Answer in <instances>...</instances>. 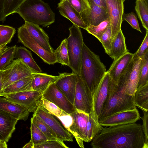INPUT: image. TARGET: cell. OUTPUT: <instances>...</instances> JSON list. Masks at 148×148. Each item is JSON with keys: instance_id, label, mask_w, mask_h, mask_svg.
Masks as SVG:
<instances>
[{"instance_id": "obj_48", "label": "cell", "mask_w": 148, "mask_h": 148, "mask_svg": "<svg viewBox=\"0 0 148 148\" xmlns=\"http://www.w3.org/2000/svg\"><path fill=\"white\" fill-rule=\"evenodd\" d=\"M7 142L0 140V148H7L8 147Z\"/></svg>"}, {"instance_id": "obj_25", "label": "cell", "mask_w": 148, "mask_h": 148, "mask_svg": "<svg viewBox=\"0 0 148 148\" xmlns=\"http://www.w3.org/2000/svg\"><path fill=\"white\" fill-rule=\"evenodd\" d=\"M87 2L90 8V25H97L109 18L107 10L92 2Z\"/></svg>"}, {"instance_id": "obj_1", "label": "cell", "mask_w": 148, "mask_h": 148, "mask_svg": "<svg viewBox=\"0 0 148 148\" xmlns=\"http://www.w3.org/2000/svg\"><path fill=\"white\" fill-rule=\"evenodd\" d=\"M92 141L93 148H145L141 125L136 123L103 127Z\"/></svg>"}, {"instance_id": "obj_10", "label": "cell", "mask_w": 148, "mask_h": 148, "mask_svg": "<svg viewBox=\"0 0 148 148\" xmlns=\"http://www.w3.org/2000/svg\"><path fill=\"white\" fill-rule=\"evenodd\" d=\"M34 114L40 117L54 132L58 138L63 141H73L70 132L53 117L42 105L40 101Z\"/></svg>"}, {"instance_id": "obj_19", "label": "cell", "mask_w": 148, "mask_h": 148, "mask_svg": "<svg viewBox=\"0 0 148 148\" xmlns=\"http://www.w3.org/2000/svg\"><path fill=\"white\" fill-rule=\"evenodd\" d=\"M18 120L10 114L0 109V140L6 142L9 141Z\"/></svg>"}, {"instance_id": "obj_23", "label": "cell", "mask_w": 148, "mask_h": 148, "mask_svg": "<svg viewBox=\"0 0 148 148\" xmlns=\"http://www.w3.org/2000/svg\"><path fill=\"white\" fill-rule=\"evenodd\" d=\"M128 51L126 48L125 37L121 29L112 39L109 56L115 60Z\"/></svg>"}, {"instance_id": "obj_18", "label": "cell", "mask_w": 148, "mask_h": 148, "mask_svg": "<svg viewBox=\"0 0 148 148\" xmlns=\"http://www.w3.org/2000/svg\"><path fill=\"white\" fill-rule=\"evenodd\" d=\"M134 56V53L128 51L113 61L109 69L107 71L112 82L117 83L119 78L127 67Z\"/></svg>"}, {"instance_id": "obj_16", "label": "cell", "mask_w": 148, "mask_h": 148, "mask_svg": "<svg viewBox=\"0 0 148 148\" xmlns=\"http://www.w3.org/2000/svg\"><path fill=\"white\" fill-rule=\"evenodd\" d=\"M67 73H59L58 76H53L45 73L34 72L29 87L30 90H36L43 92L51 84L56 82Z\"/></svg>"}, {"instance_id": "obj_42", "label": "cell", "mask_w": 148, "mask_h": 148, "mask_svg": "<svg viewBox=\"0 0 148 148\" xmlns=\"http://www.w3.org/2000/svg\"><path fill=\"white\" fill-rule=\"evenodd\" d=\"M122 20H125L127 21L132 27L141 32L140 29L137 17L133 12L128 14H123Z\"/></svg>"}, {"instance_id": "obj_15", "label": "cell", "mask_w": 148, "mask_h": 148, "mask_svg": "<svg viewBox=\"0 0 148 148\" xmlns=\"http://www.w3.org/2000/svg\"><path fill=\"white\" fill-rule=\"evenodd\" d=\"M140 118L136 108L113 114L99 122L102 126H110L135 123Z\"/></svg>"}, {"instance_id": "obj_14", "label": "cell", "mask_w": 148, "mask_h": 148, "mask_svg": "<svg viewBox=\"0 0 148 148\" xmlns=\"http://www.w3.org/2000/svg\"><path fill=\"white\" fill-rule=\"evenodd\" d=\"M124 0H106L107 10L111 22L112 38L121 29Z\"/></svg>"}, {"instance_id": "obj_33", "label": "cell", "mask_w": 148, "mask_h": 148, "mask_svg": "<svg viewBox=\"0 0 148 148\" xmlns=\"http://www.w3.org/2000/svg\"><path fill=\"white\" fill-rule=\"evenodd\" d=\"M110 25L111 22L109 18L97 25H90L86 30L99 40L102 35Z\"/></svg>"}, {"instance_id": "obj_50", "label": "cell", "mask_w": 148, "mask_h": 148, "mask_svg": "<svg viewBox=\"0 0 148 148\" xmlns=\"http://www.w3.org/2000/svg\"><path fill=\"white\" fill-rule=\"evenodd\" d=\"M2 81L1 79V75L0 76V96L1 92L2 90Z\"/></svg>"}, {"instance_id": "obj_53", "label": "cell", "mask_w": 148, "mask_h": 148, "mask_svg": "<svg viewBox=\"0 0 148 148\" xmlns=\"http://www.w3.org/2000/svg\"><path fill=\"white\" fill-rule=\"evenodd\" d=\"M124 0V1H125V0Z\"/></svg>"}, {"instance_id": "obj_21", "label": "cell", "mask_w": 148, "mask_h": 148, "mask_svg": "<svg viewBox=\"0 0 148 148\" xmlns=\"http://www.w3.org/2000/svg\"><path fill=\"white\" fill-rule=\"evenodd\" d=\"M0 109L10 114L18 120L25 121L30 113L26 107L10 101L5 97H0Z\"/></svg>"}, {"instance_id": "obj_34", "label": "cell", "mask_w": 148, "mask_h": 148, "mask_svg": "<svg viewBox=\"0 0 148 148\" xmlns=\"http://www.w3.org/2000/svg\"><path fill=\"white\" fill-rule=\"evenodd\" d=\"M141 59L137 88L148 83V52L143 56Z\"/></svg>"}, {"instance_id": "obj_11", "label": "cell", "mask_w": 148, "mask_h": 148, "mask_svg": "<svg viewBox=\"0 0 148 148\" xmlns=\"http://www.w3.org/2000/svg\"><path fill=\"white\" fill-rule=\"evenodd\" d=\"M41 98L53 103L69 115L76 110L74 105L60 90L55 82L48 86L42 93Z\"/></svg>"}, {"instance_id": "obj_27", "label": "cell", "mask_w": 148, "mask_h": 148, "mask_svg": "<svg viewBox=\"0 0 148 148\" xmlns=\"http://www.w3.org/2000/svg\"><path fill=\"white\" fill-rule=\"evenodd\" d=\"M71 6L80 14L85 23L90 25V8L86 0H67Z\"/></svg>"}, {"instance_id": "obj_6", "label": "cell", "mask_w": 148, "mask_h": 148, "mask_svg": "<svg viewBox=\"0 0 148 148\" xmlns=\"http://www.w3.org/2000/svg\"><path fill=\"white\" fill-rule=\"evenodd\" d=\"M0 72L2 90L17 80L31 76L34 72L19 59L13 60Z\"/></svg>"}, {"instance_id": "obj_17", "label": "cell", "mask_w": 148, "mask_h": 148, "mask_svg": "<svg viewBox=\"0 0 148 148\" xmlns=\"http://www.w3.org/2000/svg\"><path fill=\"white\" fill-rule=\"evenodd\" d=\"M77 75L68 73L57 80L55 83L68 100L73 105Z\"/></svg>"}, {"instance_id": "obj_7", "label": "cell", "mask_w": 148, "mask_h": 148, "mask_svg": "<svg viewBox=\"0 0 148 148\" xmlns=\"http://www.w3.org/2000/svg\"><path fill=\"white\" fill-rule=\"evenodd\" d=\"M18 42L31 50L45 63L53 64L56 63V56L42 47L30 34L23 25L18 29Z\"/></svg>"}, {"instance_id": "obj_51", "label": "cell", "mask_w": 148, "mask_h": 148, "mask_svg": "<svg viewBox=\"0 0 148 148\" xmlns=\"http://www.w3.org/2000/svg\"><path fill=\"white\" fill-rule=\"evenodd\" d=\"M148 3V0H142Z\"/></svg>"}, {"instance_id": "obj_13", "label": "cell", "mask_w": 148, "mask_h": 148, "mask_svg": "<svg viewBox=\"0 0 148 148\" xmlns=\"http://www.w3.org/2000/svg\"><path fill=\"white\" fill-rule=\"evenodd\" d=\"M111 82V78L107 71L92 97L91 110L98 120L99 116L108 98Z\"/></svg>"}, {"instance_id": "obj_44", "label": "cell", "mask_w": 148, "mask_h": 148, "mask_svg": "<svg viewBox=\"0 0 148 148\" xmlns=\"http://www.w3.org/2000/svg\"><path fill=\"white\" fill-rule=\"evenodd\" d=\"M148 52V31H146L145 37L139 49L135 53L137 57L141 58Z\"/></svg>"}, {"instance_id": "obj_22", "label": "cell", "mask_w": 148, "mask_h": 148, "mask_svg": "<svg viewBox=\"0 0 148 148\" xmlns=\"http://www.w3.org/2000/svg\"><path fill=\"white\" fill-rule=\"evenodd\" d=\"M24 26L30 34L44 49L51 53L53 49L49 42V38L45 31L39 26L25 22Z\"/></svg>"}, {"instance_id": "obj_35", "label": "cell", "mask_w": 148, "mask_h": 148, "mask_svg": "<svg viewBox=\"0 0 148 148\" xmlns=\"http://www.w3.org/2000/svg\"><path fill=\"white\" fill-rule=\"evenodd\" d=\"M16 47V45L7 47L3 52L0 56V71L7 67L13 60Z\"/></svg>"}, {"instance_id": "obj_39", "label": "cell", "mask_w": 148, "mask_h": 148, "mask_svg": "<svg viewBox=\"0 0 148 148\" xmlns=\"http://www.w3.org/2000/svg\"><path fill=\"white\" fill-rule=\"evenodd\" d=\"M26 0H5L4 13L5 17L16 13L21 5Z\"/></svg>"}, {"instance_id": "obj_5", "label": "cell", "mask_w": 148, "mask_h": 148, "mask_svg": "<svg viewBox=\"0 0 148 148\" xmlns=\"http://www.w3.org/2000/svg\"><path fill=\"white\" fill-rule=\"evenodd\" d=\"M69 35L67 38V46L69 67L73 73L80 75L81 61L84 43L80 27L73 25L69 28Z\"/></svg>"}, {"instance_id": "obj_4", "label": "cell", "mask_w": 148, "mask_h": 148, "mask_svg": "<svg viewBox=\"0 0 148 148\" xmlns=\"http://www.w3.org/2000/svg\"><path fill=\"white\" fill-rule=\"evenodd\" d=\"M25 22L46 27L55 22V14L42 0H26L16 12Z\"/></svg>"}, {"instance_id": "obj_46", "label": "cell", "mask_w": 148, "mask_h": 148, "mask_svg": "<svg viewBox=\"0 0 148 148\" xmlns=\"http://www.w3.org/2000/svg\"><path fill=\"white\" fill-rule=\"evenodd\" d=\"M87 1H90L95 5L107 10L106 0H86Z\"/></svg>"}, {"instance_id": "obj_3", "label": "cell", "mask_w": 148, "mask_h": 148, "mask_svg": "<svg viewBox=\"0 0 148 148\" xmlns=\"http://www.w3.org/2000/svg\"><path fill=\"white\" fill-rule=\"evenodd\" d=\"M106 72V67L99 56L91 51L84 42L79 75L89 90L92 98Z\"/></svg>"}, {"instance_id": "obj_9", "label": "cell", "mask_w": 148, "mask_h": 148, "mask_svg": "<svg viewBox=\"0 0 148 148\" xmlns=\"http://www.w3.org/2000/svg\"><path fill=\"white\" fill-rule=\"evenodd\" d=\"M42 92L36 90H27L10 94H2L0 96L8 100L26 107L30 112L36 109Z\"/></svg>"}, {"instance_id": "obj_28", "label": "cell", "mask_w": 148, "mask_h": 148, "mask_svg": "<svg viewBox=\"0 0 148 148\" xmlns=\"http://www.w3.org/2000/svg\"><path fill=\"white\" fill-rule=\"evenodd\" d=\"M135 106L142 110L148 111V83L137 88L134 95Z\"/></svg>"}, {"instance_id": "obj_29", "label": "cell", "mask_w": 148, "mask_h": 148, "mask_svg": "<svg viewBox=\"0 0 148 148\" xmlns=\"http://www.w3.org/2000/svg\"><path fill=\"white\" fill-rule=\"evenodd\" d=\"M103 126L99 123L98 120L96 118L91 110L88 114L87 124V131L89 142L101 131Z\"/></svg>"}, {"instance_id": "obj_43", "label": "cell", "mask_w": 148, "mask_h": 148, "mask_svg": "<svg viewBox=\"0 0 148 148\" xmlns=\"http://www.w3.org/2000/svg\"><path fill=\"white\" fill-rule=\"evenodd\" d=\"M142 111L143 116L141 117L143 122L142 128L144 136L145 148H148V111Z\"/></svg>"}, {"instance_id": "obj_26", "label": "cell", "mask_w": 148, "mask_h": 148, "mask_svg": "<svg viewBox=\"0 0 148 148\" xmlns=\"http://www.w3.org/2000/svg\"><path fill=\"white\" fill-rule=\"evenodd\" d=\"M32 78V74L12 83L2 90L0 95L30 90L29 85Z\"/></svg>"}, {"instance_id": "obj_36", "label": "cell", "mask_w": 148, "mask_h": 148, "mask_svg": "<svg viewBox=\"0 0 148 148\" xmlns=\"http://www.w3.org/2000/svg\"><path fill=\"white\" fill-rule=\"evenodd\" d=\"M15 32L16 30L13 27L0 25V46L10 43Z\"/></svg>"}, {"instance_id": "obj_31", "label": "cell", "mask_w": 148, "mask_h": 148, "mask_svg": "<svg viewBox=\"0 0 148 148\" xmlns=\"http://www.w3.org/2000/svg\"><path fill=\"white\" fill-rule=\"evenodd\" d=\"M135 10L143 27L148 31V3L142 0H136Z\"/></svg>"}, {"instance_id": "obj_40", "label": "cell", "mask_w": 148, "mask_h": 148, "mask_svg": "<svg viewBox=\"0 0 148 148\" xmlns=\"http://www.w3.org/2000/svg\"><path fill=\"white\" fill-rule=\"evenodd\" d=\"M112 29L111 25L103 34L99 40L101 43L106 53L109 55L112 42Z\"/></svg>"}, {"instance_id": "obj_52", "label": "cell", "mask_w": 148, "mask_h": 148, "mask_svg": "<svg viewBox=\"0 0 148 148\" xmlns=\"http://www.w3.org/2000/svg\"></svg>"}, {"instance_id": "obj_37", "label": "cell", "mask_w": 148, "mask_h": 148, "mask_svg": "<svg viewBox=\"0 0 148 148\" xmlns=\"http://www.w3.org/2000/svg\"><path fill=\"white\" fill-rule=\"evenodd\" d=\"M40 102L49 113L58 118L69 115L56 105L46 99L41 98Z\"/></svg>"}, {"instance_id": "obj_41", "label": "cell", "mask_w": 148, "mask_h": 148, "mask_svg": "<svg viewBox=\"0 0 148 148\" xmlns=\"http://www.w3.org/2000/svg\"><path fill=\"white\" fill-rule=\"evenodd\" d=\"M68 148L64 143L63 141L49 140L37 145H34V148Z\"/></svg>"}, {"instance_id": "obj_47", "label": "cell", "mask_w": 148, "mask_h": 148, "mask_svg": "<svg viewBox=\"0 0 148 148\" xmlns=\"http://www.w3.org/2000/svg\"><path fill=\"white\" fill-rule=\"evenodd\" d=\"M34 145L31 139L23 147V148H34Z\"/></svg>"}, {"instance_id": "obj_49", "label": "cell", "mask_w": 148, "mask_h": 148, "mask_svg": "<svg viewBox=\"0 0 148 148\" xmlns=\"http://www.w3.org/2000/svg\"><path fill=\"white\" fill-rule=\"evenodd\" d=\"M7 48L6 45L0 46V56L3 52Z\"/></svg>"}, {"instance_id": "obj_12", "label": "cell", "mask_w": 148, "mask_h": 148, "mask_svg": "<svg viewBox=\"0 0 148 148\" xmlns=\"http://www.w3.org/2000/svg\"><path fill=\"white\" fill-rule=\"evenodd\" d=\"M73 105L76 110L87 114L92 109L91 94L79 75L77 76Z\"/></svg>"}, {"instance_id": "obj_45", "label": "cell", "mask_w": 148, "mask_h": 148, "mask_svg": "<svg viewBox=\"0 0 148 148\" xmlns=\"http://www.w3.org/2000/svg\"><path fill=\"white\" fill-rule=\"evenodd\" d=\"M5 0H0V21L4 22L6 17L4 13Z\"/></svg>"}, {"instance_id": "obj_38", "label": "cell", "mask_w": 148, "mask_h": 148, "mask_svg": "<svg viewBox=\"0 0 148 148\" xmlns=\"http://www.w3.org/2000/svg\"><path fill=\"white\" fill-rule=\"evenodd\" d=\"M31 139L34 145L41 144L49 140L45 134L33 122L30 126Z\"/></svg>"}, {"instance_id": "obj_20", "label": "cell", "mask_w": 148, "mask_h": 148, "mask_svg": "<svg viewBox=\"0 0 148 148\" xmlns=\"http://www.w3.org/2000/svg\"><path fill=\"white\" fill-rule=\"evenodd\" d=\"M58 8L60 14L69 19L73 25L85 30L88 27L79 14L67 0H60L58 4Z\"/></svg>"}, {"instance_id": "obj_32", "label": "cell", "mask_w": 148, "mask_h": 148, "mask_svg": "<svg viewBox=\"0 0 148 148\" xmlns=\"http://www.w3.org/2000/svg\"><path fill=\"white\" fill-rule=\"evenodd\" d=\"M56 63L69 67V62L67 46L66 39H64L58 48L53 51Z\"/></svg>"}, {"instance_id": "obj_8", "label": "cell", "mask_w": 148, "mask_h": 148, "mask_svg": "<svg viewBox=\"0 0 148 148\" xmlns=\"http://www.w3.org/2000/svg\"><path fill=\"white\" fill-rule=\"evenodd\" d=\"M70 115L72 121L66 129L75 137L79 147L84 148L83 141L89 142L86 129L88 114L76 110Z\"/></svg>"}, {"instance_id": "obj_24", "label": "cell", "mask_w": 148, "mask_h": 148, "mask_svg": "<svg viewBox=\"0 0 148 148\" xmlns=\"http://www.w3.org/2000/svg\"><path fill=\"white\" fill-rule=\"evenodd\" d=\"M14 58L20 59L34 72L42 73V72L33 59L31 51L24 47H16Z\"/></svg>"}, {"instance_id": "obj_2", "label": "cell", "mask_w": 148, "mask_h": 148, "mask_svg": "<svg viewBox=\"0 0 148 148\" xmlns=\"http://www.w3.org/2000/svg\"><path fill=\"white\" fill-rule=\"evenodd\" d=\"M126 79L124 71L116 84L111 80L108 98L98 117L99 122L116 113L136 108L134 95H129L126 92Z\"/></svg>"}, {"instance_id": "obj_30", "label": "cell", "mask_w": 148, "mask_h": 148, "mask_svg": "<svg viewBox=\"0 0 148 148\" xmlns=\"http://www.w3.org/2000/svg\"><path fill=\"white\" fill-rule=\"evenodd\" d=\"M31 122L34 123L49 140L60 139L48 125L38 115L33 114L31 119Z\"/></svg>"}]
</instances>
